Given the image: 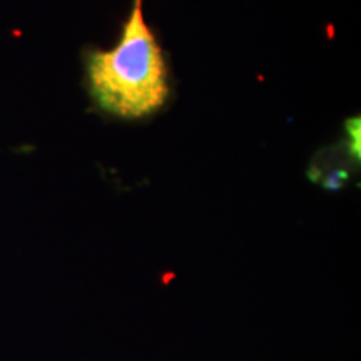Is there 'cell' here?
<instances>
[{
    "label": "cell",
    "mask_w": 361,
    "mask_h": 361,
    "mask_svg": "<svg viewBox=\"0 0 361 361\" xmlns=\"http://www.w3.org/2000/svg\"><path fill=\"white\" fill-rule=\"evenodd\" d=\"M144 0H134L121 39L109 51L85 49V87L104 114L141 119L154 114L169 97L168 64L144 19Z\"/></svg>",
    "instance_id": "cell-1"
}]
</instances>
